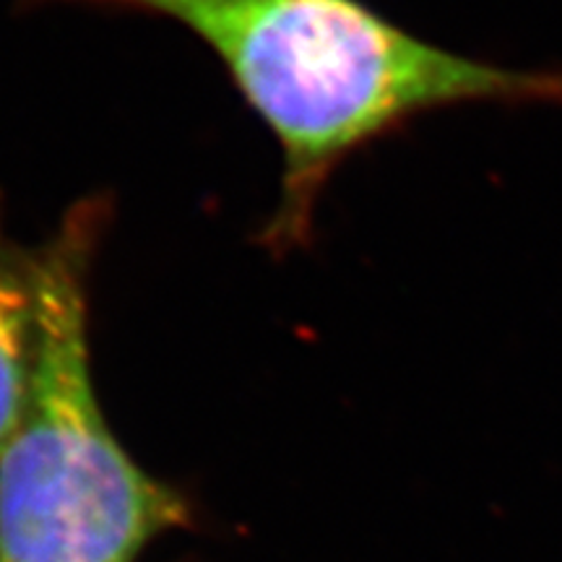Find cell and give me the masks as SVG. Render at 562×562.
<instances>
[{
    "instance_id": "obj_1",
    "label": "cell",
    "mask_w": 562,
    "mask_h": 562,
    "mask_svg": "<svg viewBox=\"0 0 562 562\" xmlns=\"http://www.w3.org/2000/svg\"><path fill=\"white\" fill-rule=\"evenodd\" d=\"M42 3V0H40ZM178 21L214 50L284 157L263 245L311 240L336 167L427 110L463 102L562 108V70H513L414 37L362 0H47Z\"/></svg>"
},
{
    "instance_id": "obj_2",
    "label": "cell",
    "mask_w": 562,
    "mask_h": 562,
    "mask_svg": "<svg viewBox=\"0 0 562 562\" xmlns=\"http://www.w3.org/2000/svg\"><path fill=\"white\" fill-rule=\"evenodd\" d=\"M108 201L70 206L40 250V355L30 404L0 448V562H136L188 521L104 417L89 347V277Z\"/></svg>"
},
{
    "instance_id": "obj_3",
    "label": "cell",
    "mask_w": 562,
    "mask_h": 562,
    "mask_svg": "<svg viewBox=\"0 0 562 562\" xmlns=\"http://www.w3.org/2000/svg\"><path fill=\"white\" fill-rule=\"evenodd\" d=\"M40 355V250L21 248L0 224V448L30 404Z\"/></svg>"
}]
</instances>
